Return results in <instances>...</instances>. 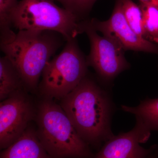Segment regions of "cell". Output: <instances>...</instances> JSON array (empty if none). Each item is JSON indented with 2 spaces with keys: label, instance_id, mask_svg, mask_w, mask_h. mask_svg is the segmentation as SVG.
<instances>
[{
  "label": "cell",
  "instance_id": "1",
  "mask_svg": "<svg viewBox=\"0 0 158 158\" xmlns=\"http://www.w3.org/2000/svg\"><path fill=\"white\" fill-rule=\"evenodd\" d=\"M60 104L80 136L88 144L99 147L114 136L111 120L115 106L111 95L86 76Z\"/></svg>",
  "mask_w": 158,
  "mask_h": 158
},
{
  "label": "cell",
  "instance_id": "2",
  "mask_svg": "<svg viewBox=\"0 0 158 158\" xmlns=\"http://www.w3.org/2000/svg\"><path fill=\"white\" fill-rule=\"evenodd\" d=\"M66 41L55 31L21 30L13 40L0 46L18 71L26 90L35 92L47 64Z\"/></svg>",
  "mask_w": 158,
  "mask_h": 158
},
{
  "label": "cell",
  "instance_id": "3",
  "mask_svg": "<svg viewBox=\"0 0 158 158\" xmlns=\"http://www.w3.org/2000/svg\"><path fill=\"white\" fill-rule=\"evenodd\" d=\"M38 139L52 158H92L89 145L80 136L61 106L43 98L35 118Z\"/></svg>",
  "mask_w": 158,
  "mask_h": 158
},
{
  "label": "cell",
  "instance_id": "4",
  "mask_svg": "<svg viewBox=\"0 0 158 158\" xmlns=\"http://www.w3.org/2000/svg\"><path fill=\"white\" fill-rule=\"evenodd\" d=\"M52 0H21L11 15L13 27L21 30L58 32L66 41L84 33L83 21Z\"/></svg>",
  "mask_w": 158,
  "mask_h": 158
},
{
  "label": "cell",
  "instance_id": "5",
  "mask_svg": "<svg viewBox=\"0 0 158 158\" xmlns=\"http://www.w3.org/2000/svg\"><path fill=\"white\" fill-rule=\"evenodd\" d=\"M88 67L76 38L66 41L61 53L46 65L37 91L43 98L60 100L87 75Z\"/></svg>",
  "mask_w": 158,
  "mask_h": 158
},
{
  "label": "cell",
  "instance_id": "6",
  "mask_svg": "<svg viewBox=\"0 0 158 158\" xmlns=\"http://www.w3.org/2000/svg\"><path fill=\"white\" fill-rule=\"evenodd\" d=\"M83 27L90 43V53L86 57L88 66L94 69L103 84L111 85L116 77L130 68L125 57V51L113 38L99 35L90 19L83 21Z\"/></svg>",
  "mask_w": 158,
  "mask_h": 158
},
{
  "label": "cell",
  "instance_id": "7",
  "mask_svg": "<svg viewBox=\"0 0 158 158\" xmlns=\"http://www.w3.org/2000/svg\"><path fill=\"white\" fill-rule=\"evenodd\" d=\"M35 106L27 90H19L0 103V148L6 149L23 134L35 119Z\"/></svg>",
  "mask_w": 158,
  "mask_h": 158
},
{
  "label": "cell",
  "instance_id": "8",
  "mask_svg": "<svg viewBox=\"0 0 158 158\" xmlns=\"http://www.w3.org/2000/svg\"><path fill=\"white\" fill-rule=\"evenodd\" d=\"M90 21L97 31L116 40L125 51L158 54V44L139 37L131 27L125 17L120 0H117L109 19L101 21L93 18Z\"/></svg>",
  "mask_w": 158,
  "mask_h": 158
},
{
  "label": "cell",
  "instance_id": "9",
  "mask_svg": "<svg viewBox=\"0 0 158 158\" xmlns=\"http://www.w3.org/2000/svg\"><path fill=\"white\" fill-rule=\"evenodd\" d=\"M151 132L142 122L136 119L132 129L106 141L92 158H147L157 148L156 145L148 149L140 145L149 139Z\"/></svg>",
  "mask_w": 158,
  "mask_h": 158
},
{
  "label": "cell",
  "instance_id": "10",
  "mask_svg": "<svg viewBox=\"0 0 158 158\" xmlns=\"http://www.w3.org/2000/svg\"><path fill=\"white\" fill-rule=\"evenodd\" d=\"M0 158H52L40 141L35 129L29 126L13 144L1 152Z\"/></svg>",
  "mask_w": 158,
  "mask_h": 158
},
{
  "label": "cell",
  "instance_id": "11",
  "mask_svg": "<svg viewBox=\"0 0 158 158\" xmlns=\"http://www.w3.org/2000/svg\"><path fill=\"white\" fill-rule=\"evenodd\" d=\"M23 89L26 90L22 79L14 64L6 56L1 57L0 58L1 102L8 98L15 92Z\"/></svg>",
  "mask_w": 158,
  "mask_h": 158
},
{
  "label": "cell",
  "instance_id": "12",
  "mask_svg": "<svg viewBox=\"0 0 158 158\" xmlns=\"http://www.w3.org/2000/svg\"><path fill=\"white\" fill-rule=\"evenodd\" d=\"M122 110L131 113L148 130L158 131V98H146L135 107L121 105Z\"/></svg>",
  "mask_w": 158,
  "mask_h": 158
},
{
  "label": "cell",
  "instance_id": "13",
  "mask_svg": "<svg viewBox=\"0 0 158 158\" xmlns=\"http://www.w3.org/2000/svg\"><path fill=\"white\" fill-rule=\"evenodd\" d=\"M18 2L17 0H0V43L10 42L16 34L11 29V15Z\"/></svg>",
  "mask_w": 158,
  "mask_h": 158
},
{
  "label": "cell",
  "instance_id": "14",
  "mask_svg": "<svg viewBox=\"0 0 158 158\" xmlns=\"http://www.w3.org/2000/svg\"><path fill=\"white\" fill-rule=\"evenodd\" d=\"M120 1L123 14L128 23L139 37L146 39L143 26V15L140 6H138L132 0Z\"/></svg>",
  "mask_w": 158,
  "mask_h": 158
},
{
  "label": "cell",
  "instance_id": "15",
  "mask_svg": "<svg viewBox=\"0 0 158 158\" xmlns=\"http://www.w3.org/2000/svg\"><path fill=\"white\" fill-rule=\"evenodd\" d=\"M146 39L158 45V7L140 4Z\"/></svg>",
  "mask_w": 158,
  "mask_h": 158
},
{
  "label": "cell",
  "instance_id": "16",
  "mask_svg": "<svg viewBox=\"0 0 158 158\" xmlns=\"http://www.w3.org/2000/svg\"><path fill=\"white\" fill-rule=\"evenodd\" d=\"M61 3L63 8L70 11L81 20H85L97 0H52Z\"/></svg>",
  "mask_w": 158,
  "mask_h": 158
},
{
  "label": "cell",
  "instance_id": "17",
  "mask_svg": "<svg viewBox=\"0 0 158 158\" xmlns=\"http://www.w3.org/2000/svg\"><path fill=\"white\" fill-rule=\"evenodd\" d=\"M141 4L151 5L158 7V0H139Z\"/></svg>",
  "mask_w": 158,
  "mask_h": 158
},
{
  "label": "cell",
  "instance_id": "18",
  "mask_svg": "<svg viewBox=\"0 0 158 158\" xmlns=\"http://www.w3.org/2000/svg\"><path fill=\"white\" fill-rule=\"evenodd\" d=\"M157 149L155 150L153 152L150 154L147 158H157L158 156V151H156Z\"/></svg>",
  "mask_w": 158,
  "mask_h": 158
}]
</instances>
